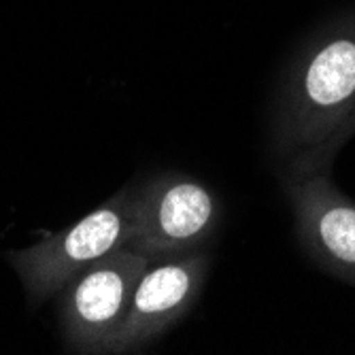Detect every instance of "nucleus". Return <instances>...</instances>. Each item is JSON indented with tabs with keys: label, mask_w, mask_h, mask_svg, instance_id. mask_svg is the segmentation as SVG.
<instances>
[{
	"label": "nucleus",
	"mask_w": 355,
	"mask_h": 355,
	"mask_svg": "<svg viewBox=\"0 0 355 355\" xmlns=\"http://www.w3.org/2000/svg\"><path fill=\"white\" fill-rule=\"evenodd\" d=\"M147 264L143 253L119 247L60 289L62 336L71 351L109 353Z\"/></svg>",
	"instance_id": "f03ea898"
},
{
	"label": "nucleus",
	"mask_w": 355,
	"mask_h": 355,
	"mask_svg": "<svg viewBox=\"0 0 355 355\" xmlns=\"http://www.w3.org/2000/svg\"><path fill=\"white\" fill-rule=\"evenodd\" d=\"M217 221L215 196L183 173H159L137 187L135 228L128 249L149 260L196 249Z\"/></svg>",
	"instance_id": "7ed1b4c3"
},
{
	"label": "nucleus",
	"mask_w": 355,
	"mask_h": 355,
	"mask_svg": "<svg viewBox=\"0 0 355 355\" xmlns=\"http://www.w3.org/2000/svg\"><path fill=\"white\" fill-rule=\"evenodd\" d=\"M135 209L137 185H128L71 228L45 236L32 247L9 251L7 260L19 275L28 300L45 302L89 264L125 247L135 228Z\"/></svg>",
	"instance_id": "f257e3e1"
},
{
	"label": "nucleus",
	"mask_w": 355,
	"mask_h": 355,
	"mask_svg": "<svg viewBox=\"0 0 355 355\" xmlns=\"http://www.w3.org/2000/svg\"><path fill=\"white\" fill-rule=\"evenodd\" d=\"M304 230L319 253L332 264L355 272V207L343 202L324 185L300 189Z\"/></svg>",
	"instance_id": "423d86ee"
},
{
	"label": "nucleus",
	"mask_w": 355,
	"mask_h": 355,
	"mask_svg": "<svg viewBox=\"0 0 355 355\" xmlns=\"http://www.w3.org/2000/svg\"><path fill=\"white\" fill-rule=\"evenodd\" d=\"M207 268V255L193 251L149 260L109 353H135L179 324L196 302Z\"/></svg>",
	"instance_id": "20e7f679"
},
{
	"label": "nucleus",
	"mask_w": 355,
	"mask_h": 355,
	"mask_svg": "<svg viewBox=\"0 0 355 355\" xmlns=\"http://www.w3.org/2000/svg\"><path fill=\"white\" fill-rule=\"evenodd\" d=\"M355 96V43L340 39L321 49L302 79L300 125L294 139L311 143L340 119Z\"/></svg>",
	"instance_id": "39448f33"
}]
</instances>
